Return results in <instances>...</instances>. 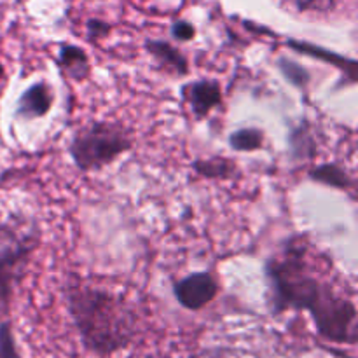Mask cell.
Here are the masks:
<instances>
[{"mask_svg":"<svg viewBox=\"0 0 358 358\" xmlns=\"http://www.w3.org/2000/svg\"><path fill=\"white\" fill-rule=\"evenodd\" d=\"M171 37L177 38V41H182V42H187V41H192L196 35V28L194 24L189 23V21H175L173 24H171Z\"/></svg>","mask_w":358,"mask_h":358,"instance_id":"2e32d148","label":"cell"},{"mask_svg":"<svg viewBox=\"0 0 358 358\" xmlns=\"http://www.w3.org/2000/svg\"><path fill=\"white\" fill-rule=\"evenodd\" d=\"M66 308L84 346L105 357L126 348L135 336V313L117 294L94 287H70Z\"/></svg>","mask_w":358,"mask_h":358,"instance_id":"7a4b0ae2","label":"cell"},{"mask_svg":"<svg viewBox=\"0 0 358 358\" xmlns=\"http://www.w3.org/2000/svg\"><path fill=\"white\" fill-rule=\"evenodd\" d=\"M55 96L52 91L45 83H37L28 87L17 100L16 115L23 119H37L44 117L49 110Z\"/></svg>","mask_w":358,"mask_h":358,"instance_id":"52a82bcc","label":"cell"},{"mask_svg":"<svg viewBox=\"0 0 358 358\" xmlns=\"http://www.w3.org/2000/svg\"><path fill=\"white\" fill-rule=\"evenodd\" d=\"M0 358H21L14 341L13 329L7 322L0 324Z\"/></svg>","mask_w":358,"mask_h":358,"instance_id":"9a60e30c","label":"cell"},{"mask_svg":"<svg viewBox=\"0 0 358 358\" xmlns=\"http://www.w3.org/2000/svg\"><path fill=\"white\" fill-rule=\"evenodd\" d=\"M192 168L196 173L205 178H233L236 175V163L226 159V157L196 161Z\"/></svg>","mask_w":358,"mask_h":358,"instance_id":"7c38bea8","label":"cell"},{"mask_svg":"<svg viewBox=\"0 0 358 358\" xmlns=\"http://www.w3.org/2000/svg\"><path fill=\"white\" fill-rule=\"evenodd\" d=\"M264 143V133L257 128H243L231 133L229 145L238 152H254Z\"/></svg>","mask_w":358,"mask_h":358,"instance_id":"4fadbf2b","label":"cell"},{"mask_svg":"<svg viewBox=\"0 0 358 358\" xmlns=\"http://www.w3.org/2000/svg\"><path fill=\"white\" fill-rule=\"evenodd\" d=\"M303 10H329L334 7L336 0H292Z\"/></svg>","mask_w":358,"mask_h":358,"instance_id":"ac0fdd59","label":"cell"},{"mask_svg":"<svg viewBox=\"0 0 358 358\" xmlns=\"http://www.w3.org/2000/svg\"><path fill=\"white\" fill-rule=\"evenodd\" d=\"M131 136L115 122H90L73 135L69 152L83 171H96L131 149Z\"/></svg>","mask_w":358,"mask_h":358,"instance_id":"3957f363","label":"cell"},{"mask_svg":"<svg viewBox=\"0 0 358 358\" xmlns=\"http://www.w3.org/2000/svg\"><path fill=\"white\" fill-rule=\"evenodd\" d=\"M2 77H3V65L0 63V79H2Z\"/></svg>","mask_w":358,"mask_h":358,"instance_id":"d6986e66","label":"cell"},{"mask_svg":"<svg viewBox=\"0 0 358 358\" xmlns=\"http://www.w3.org/2000/svg\"><path fill=\"white\" fill-rule=\"evenodd\" d=\"M306 254L308 248L303 243L289 241L282 255L266 262L269 308L275 315L289 310L308 311L322 338L339 345H355V303L339 296L331 283L318 278Z\"/></svg>","mask_w":358,"mask_h":358,"instance_id":"6da1fadb","label":"cell"},{"mask_svg":"<svg viewBox=\"0 0 358 358\" xmlns=\"http://www.w3.org/2000/svg\"><path fill=\"white\" fill-rule=\"evenodd\" d=\"M310 178L313 182H318V184L341 189V191H353L355 189V180H353L352 175L336 163H325L313 168L310 171Z\"/></svg>","mask_w":358,"mask_h":358,"instance_id":"30bf717a","label":"cell"},{"mask_svg":"<svg viewBox=\"0 0 358 358\" xmlns=\"http://www.w3.org/2000/svg\"><path fill=\"white\" fill-rule=\"evenodd\" d=\"M145 49L163 69L171 70V72H175L177 76H187L189 73L187 58L182 55L180 49L171 45L170 42L154 41V38H150V41L145 42Z\"/></svg>","mask_w":358,"mask_h":358,"instance_id":"ba28073f","label":"cell"},{"mask_svg":"<svg viewBox=\"0 0 358 358\" xmlns=\"http://www.w3.org/2000/svg\"><path fill=\"white\" fill-rule=\"evenodd\" d=\"M37 243L38 234L34 227H0V303L9 301L14 283L23 276Z\"/></svg>","mask_w":358,"mask_h":358,"instance_id":"277c9868","label":"cell"},{"mask_svg":"<svg viewBox=\"0 0 358 358\" xmlns=\"http://www.w3.org/2000/svg\"><path fill=\"white\" fill-rule=\"evenodd\" d=\"M59 66L63 72L70 77V79L77 80H86L91 73L90 58L84 52V49L77 48V45H62L58 55Z\"/></svg>","mask_w":358,"mask_h":358,"instance_id":"9c48e42d","label":"cell"},{"mask_svg":"<svg viewBox=\"0 0 358 358\" xmlns=\"http://www.w3.org/2000/svg\"><path fill=\"white\" fill-rule=\"evenodd\" d=\"M184 98L187 100L196 119H203L222 101L220 84L213 79H199L184 87Z\"/></svg>","mask_w":358,"mask_h":358,"instance_id":"8992f818","label":"cell"},{"mask_svg":"<svg viewBox=\"0 0 358 358\" xmlns=\"http://www.w3.org/2000/svg\"><path fill=\"white\" fill-rule=\"evenodd\" d=\"M289 45H290V48L296 49V51H299L301 55H306V56H311V58L322 59V62L332 63V65L338 66V69L345 70V72L348 73L350 80H352V83H355V79H357V65H355V62H353V59L343 58V56L336 55V52L327 51V49H322V48H318V45L308 44V42L289 41Z\"/></svg>","mask_w":358,"mask_h":358,"instance_id":"8fae6325","label":"cell"},{"mask_svg":"<svg viewBox=\"0 0 358 358\" xmlns=\"http://www.w3.org/2000/svg\"><path fill=\"white\" fill-rule=\"evenodd\" d=\"M173 294L182 308L199 311L215 299L219 294V283L206 271L191 273L175 283Z\"/></svg>","mask_w":358,"mask_h":358,"instance_id":"5b68a950","label":"cell"},{"mask_svg":"<svg viewBox=\"0 0 358 358\" xmlns=\"http://www.w3.org/2000/svg\"><path fill=\"white\" fill-rule=\"evenodd\" d=\"M86 30L90 41H100V38L107 37V34L110 31V24L100 20H90L86 24Z\"/></svg>","mask_w":358,"mask_h":358,"instance_id":"e0dca14e","label":"cell"},{"mask_svg":"<svg viewBox=\"0 0 358 358\" xmlns=\"http://www.w3.org/2000/svg\"><path fill=\"white\" fill-rule=\"evenodd\" d=\"M278 69L282 70L283 76L287 77V80L294 84L297 87H306L310 84L311 76L306 69L299 65V63L292 62L289 58H280L278 59Z\"/></svg>","mask_w":358,"mask_h":358,"instance_id":"5bb4252c","label":"cell"}]
</instances>
